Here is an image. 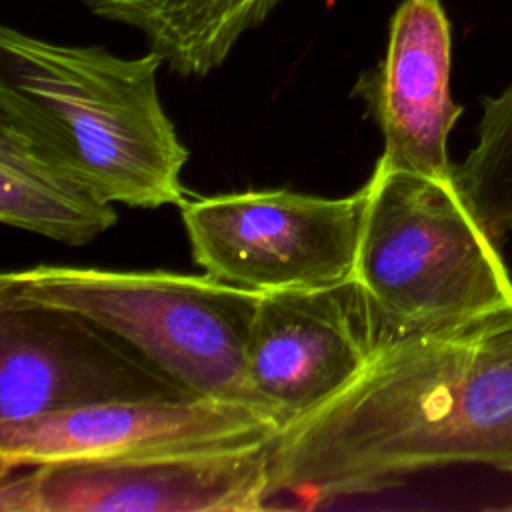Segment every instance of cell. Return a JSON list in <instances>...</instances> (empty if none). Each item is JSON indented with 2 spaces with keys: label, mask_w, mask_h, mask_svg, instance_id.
Masks as SVG:
<instances>
[{
  "label": "cell",
  "mask_w": 512,
  "mask_h": 512,
  "mask_svg": "<svg viewBox=\"0 0 512 512\" xmlns=\"http://www.w3.org/2000/svg\"><path fill=\"white\" fill-rule=\"evenodd\" d=\"M272 438V436H270ZM270 438L74 458L2 474V512H250L270 498Z\"/></svg>",
  "instance_id": "obj_6"
},
{
  "label": "cell",
  "mask_w": 512,
  "mask_h": 512,
  "mask_svg": "<svg viewBox=\"0 0 512 512\" xmlns=\"http://www.w3.org/2000/svg\"><path fill=\"white\" fill-rule=\"evenodd\" d=\"M362 208V188L344 198L244 190L188 198L180 214L206 274L266 294L352 280Z\"/></svg>",
  "instance_id": "obj_5"
},
{
  "label": "cell",
  "mask_w": 512,
  "mask_h": 512,
  "mask_svg": "<svg viewBox=\"0 0 512 512\" xmlns=\"http://www.w3.org/2000/svg\"><path fill=\"white\" fill-rule=\"evenodd\" d=\"M382 334L380 316L356 278L326 288L266 292L246 340L250 382L282 426L342 390L370 360Z\"/></svg>",
  "instance_id": "obj_8"
},
{
  "label": "cell",
  "mask_w": 512,
  "mask_h": 512,
  "mask_svg": "<svg viewBox=\"0 0 512 512\" xmlns=\"http://www.w3.org/2000/svg\"><path fill=\"white\" fill-rule=\"evenodd\" d=\"M454 180L494 240L512 234V84L482 98L474 146L454 166Z\"/></svg>",
  "instance_id": "obj_13"
},
{
  "label": "cell",
  "mask_w": 512,
  "mask_h": 512,
  "mask_svg": "<svg viewBox=\"0 0 512 512\" xmlns=\"http://www.w3.org/2000/svg\"><path fill=\"white\" fill-rule=\"evenodd\" d=\"M260 296L206 272L42 264L0 278V298L88 316L192 396L268 414L246 368V340Z\"/></svg>",
  "instance_id": "obj_3"
},
{
  "label": "cell",
  "mask_w": 512,
  "mask_h": 512,
  "mask_svg": "<svg viewBox=\"0 0 512 512\" xmlns=\"http://www.w3.org/2000/svg\"><path fill=\"white\" fill-rule=\"evenodd\" d=\"M154 52L126 58L104 46L0 28V68L38 106L74 170L108 202L134 208L188 200V150L158 92Z\"/></svg>",
  "instance_id": "obj_2"
},
{
  "label": "cell",
  "mask_w": 512,
  "mask_h": 512,
  "mask_svg": "<svg viewBox=\"0 0 512 512\" xmlns=\"http://www.w3.org/2000/svg\"><path fill=\"white\" fill-rule=\"evenodd\" d=\"M198 398L88 316L0 298V422L130 400Z\"/></svg>",
  "instance_id": "obj_7"
},
{
  "label": "cell",
  "mask_w": 512,
  "mask_h": 512,
  "mask_svg": "<svg viewBox=\"0 0 512 512\" xmlns=\"http://www.w3.org/2000/svg\"><path fill=\"white\" fill-rule=\"evenodd\" d=\"M94 16L136 30L184 78L220 68L244 34L284 0H78Z\"/></svg>",
  "instance_id": "obj_12"
},
{
  "label": "cell",
  "mask_w": 512,
  "mask_h": 512,
  "mask_svg": "<svg viewBox=\"0 0 512 512\" xmlns=\"http://www.w3.org/2000/svg\"><path fill=\"white\" fill-rule=\"evenodd\" d=\"M0 220L50 240L82 246L118 222L66 160L34 102L0 76Z\"/></svg>",
  "instance_id": "obj_11"
},
{
  "label": "cell",
  "mask_w": 512,
  "mask_h": 512,
  "mask_svg": "<svg viewBox=\"0 0 512 512\" xmlns=\"http://www.w3.org/2000/svg\"><path fill=\"white\" fill-rule=\"evenodd\" d=\"M452 26L442 0H398L382 62L354 92L382 132L378 166L454 182L448 136L464 108L450 92Z\"/></svg>",
  "instance_id": "obj_10"
},
{
  "label": "cell",
  "mask_w": 512,
  "mask_h": 512,
  "mask_svg": "<svg viewBox=\"0 0 512 512\" xmlns=\"http://www.w3.org/2000/svg\"><path fill=\"white\" fill-rule=\"evenodd\" d=\"M454 464L512 472V310L384 330L364 368L270 438V498L308 508Z\"/></svg>",
  "instance_id": "obj_1"
},
{
  "label": "cell",
  "mask_w": 512,
  "mask_h": 512,
  "mask_svg": "<svg viewBox=\"0 0 512 512\" xmlns=\"http://www.w3.org/2000/svg\"><path fill=\"white\" fill-rule=\"evenodd\" d=\"M504 508H506V510H512V504H510V506H504Z\"/></svg>",
  "instance_id": "obj_14"
},
{
  "label": "cell",
  "mask_w": 512,
  "mask_h": 512,
  "mask_svg": "<svg viewBox=\"0 0 512 512\" xmlns=\"http://www.w3.org/2000/svg\"><path fill=\"white\" fill-rule=\"evenodd\" d=\"M268 414L212 398L130 400L0 422L2 474L58 460L266 440Z\"/></svg>",
  "instance_id": "obj_9"
},
{
  "label": "cell",
  "mask_w": 512,
  "mask_h": 512,
  "mask_svg": "<svg viewBox=\"0 0 512 512\" xmlns=\"http://www.w3.org/2000/svg\"><path fill=\"white\" fill-rule=\"evenodd\" d=\"M362 190L354 278L384 330H440L512 310V278L496 240L456 180L376 164Z\"/></svg>",
  "instance_id": "obj_4"
}]
</instances>
